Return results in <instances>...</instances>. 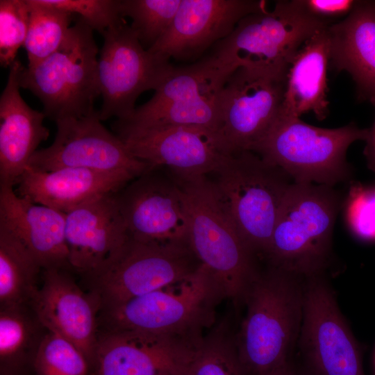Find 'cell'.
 I'll list each match as a JSON object with an SVG mask.
<instances>
[{
    "label": "cell",
    "mask_w": 375,
    "mask_h": 375,
    "mask_svg": "<svg viewBox=\"0 0 375 375\" xmlns=\"http://www.w3.org/2000/svg\"><path fill=\"white\" fill-rule=\"evenodd\" d=\"M304 278L269 265L249 287L246 315L235 335L247 375H265L288 361L301 331Z\"/></svg>",
    "instance_id": "obj_1"
},
{
    "label": "cell",
    "mask_w": 375,
    "mask_h": 375,
    "mask_svg": "<svg viewBox=\"0 0 375 375\" xmlns=\"http://www.w3.org/2000/svg\"><path fill=\"white\" fill-rule=\"evenodd\" d=\"M188 219V242L199 262L212 274L226 299L237 306L259 270L256 256L244 241L217 189L206 175L176 176Z\"/></svg>",
    "instance_id": "obj_2"
},
{
    "label": "cell",
    "mask_w": 375,
    "mask_h": 375,
    "mask_svg": "<svg viewBox=\"0 0 375 375\" xmlns=\"http://www.w3.org/2000/svg\"><path fill=\"white\" fill-rule=\"evenodd\" d=\"M343 203L334 187L292 183L265 257L269 265L302 277L322 274L331 255L333 228Z\"/></svg>",
    "instance_id": "obj_3"
},
{
    "label": "cell",
    "mask_w": 375,
    "mask_h": 375,
    "mask_svg": "<svg viewBox=\"0 0 375 375\" xmlns=\"http://www.w3.org/2000/svg\"><path fill=\"white\" fill-rule=\"evenodd\" d=\"M226 299L217 279L203 265L187 279L133 298L99 312V331L128 330L201 338Z\"/></svg>",
    "instance_id": "obj_4"
},
{
    "label": "cell",
    "mask_w": 375,
    "mask_h": 375,
    "mask_svg": "<svg viewBox=\"0 0 375 375\" xmlns=\"http://www.w3.org/2000/svg\"><path fill=\"white\" fill-rule=\"evenodd\" d=\"M368 128L350 123L335 128L315 126L280 115L251 151L286 172L294 183L334 187L349 181V146L365 140Z\"/></svg>",
    "instance_id": "obj_5"
},
{
    "label": "cell",
    "mask_w": 375,
    "mask_h": 375,
    "mask_svg": "<svg viewBox=\"0 0 375 375\" xmlns=\"http://www.w3.org/2000/svg\"><path fill=\"white\" fill-rule=\"evenodd\" d=\"M212 174L219 197L241 237L257 256L265 257L290 185V176L251 151L231 154Z\"/></svg>",
    "instance_id": "obj_6"
},
{
    "label": "cell",
    "mask_w": 375,
    "mask_h": 375,
    "mask_svg": "<svg viewBox=\"0 0 375 375\" xmlns=\"http://www.w3.org/2000/svg\"><path fill=\"white\" fill-rule=\"evenodd\" d=\"M201 265L188 242H145L128 236L99 267L81 276L100 312L178 283Z\"/></svg>",
    "instance_id": "obj_7"
},
{
    "label": "cell",
    "mask_w": 375,
    "mask_h": 375,
    "mask_svg": "<svg viewBox=\"0 0 375 375\" xmlns=\"http://www.w3.org/2000/svg\"><path fill=\"white\" fill-rule=\"evenodd\" d=\"M98 51L93 30L80 17L55 52L33 67H24L20 87L41 101L45 116L55 122L92 115L101 96Z\"/></svg>",
    "instance_id": "obj_8"
},
{
    "label": "cell",
    "mask_w": 375,
    "mask_h": 375,
    "mask_svg": "<svg viewBox=\"0 0 375 375\" xmlns=\"http://www.w3.org/2000/svg\"><path fill=\"white\" fill-rule=\"evenodd\" d=\"M238 68L215 53L183 67H172L151 99L135 108L127 127L185 126L206 128L218 135L223 88Z\"/></svg>",
    "instance_id": "obj_9"
},
{
    "label": "cell",
    "mask_w": 375,
    "mask_h": 375,
    "mask_svg": "<svg viewBox=\"0 0 375 375\" xmlns=\"http://www.w3.org/2000/svg\"><path fill=\"white\" fill-rule=\"evenodd\" d=\"M327 27L304 12L295 0L278 1L242 18L215 45L213 53L236 68L285 77L294 56L315 33Z\"/></svg>",
    "instance_id": "obj_10"
},
{
    "label": "cell",
    "mask_w": 375,
    "mask_h": 375,
    "mask_svg": "<svg viewBox=\"0 0 375 375\" xmlns=\"http://www.w3.org/2000/svg\"><path fill=\"white\" fill-rule=\"evenodd\" d=\"M101 35L97 72L102 104L97 115L101 121L113 117L125 121L134 112L138 97L156 90L173 66L144 48L125 19Z\"/></svg>",
    "instance_id": "obj_11"
},
{
    "label": "cell",
    "mask_w": 375,
    "mask_h": 375,
    "mask_svg": "<svg viewBox=\"0 0 375 375\" xmlns=\"http://www.w3.org/2000/svg\"><path fill=\"white\" fill-rule=\"evenodd\" d=\"M299 338L308 375H365L360 347L322 274L305 277Z\"/></svg>",
    "instance_id": "obj_12"
},
{
    "label": "cell",
    "mask_w": 375,
    "mask_h": 375,
    "mask_svg": "<svg viewBox=\"0 0 375 375\" xmlns=\"http://www.w3.org/2000/svg\"><path fill=\"white\" fill-rule=\"evenodd\" d=\"M285 77L244 67L227 80L220 98L219 139L229 153L251 151L281 115Z\"/></svg>",
    "instance_id": "obj_13"
},
{
    "label": "cell",
    "mask_w": 375,
    "mask_h": 375,
    "mask_svg": "<svg viewBox=\"0 0 375 375\" xmlns=\"http://www.w3.org/2000/svg\"><path fill=\"white\" fill-rule=\"evenodd\" d=\"M203 337L99 331L90 375H188Z\"/></svg>",
    "instance_id": "obj_14"
},
{
    "label": "cell",
    "mask_w": 375,
    "mask_h": 375,
    "mask_svg": "<svg viewBox=\"0 0 375 375\" xmlns=\"http://www.w3.org/2000/svg\"><path fill=\"white\" fill-rule=\"evenodd\" d=\"M130 153L151 169L165 166L178 177L214 173L231 154L217 133L185 126L127 127L112 124Z\"/></svg>",
    "instance_id": "obj_15"
},
{
    "label": "cell",
    "mask_w": 375,
    "mask_h": 375,
    "mask_svg": "<svg viewBox=\"0 0 375 375\" xmlns=\"http://www.w3.org/2000/svg\"><path fill=\"white\" fill-rule=\"evenodd\" d=\"M101 122L97 110L88 116L56 122L53 142L37 150L28 167L47 172L64 167L128 172L136 177L152 169L135 158L119 138Z\"/></svg>",
    "instance_id": "obj_16"
},
{
    "label": "cell",
    "mask_w": 375,
    "mask_h": 375,
    "mask_svg": "<svg viewBox=\"0 0 375 375\" xmlns=\"http://www.w3.org/2000/svg\"><path fill=\"white\" fill-rule=\"evenodd\" d=\"M115 196L131 238L145 242H188V219L176 182L169 183L152 169Z\"/></svg>",
    "instance_id": "obj_17"
},
{
    "label": "cell",
    "mask_w": 375,
    "mask_h": 375,
    "mask_svg": "<svg viewBox=\"0 0 375 375\" xmlns=\"http://www.w3.org/2000/svg\"><path fill=\"white\" fill-rule=\"evenodd\" d=\"M267 4L264 0H181L170 27L149 50L167 60L197 57Z\"/></svg>",
    "instance_id": "obj_18"
},
{
    "label": "cell",
    "mask_w": 375,
    "mask_h": 375,
    "mask_svg": "<svg viewBox=\"0 0 375 375\" xmlns=\"http://www.w3.org/2000/svg\"><path fill=\"white\" fill-rule=\"evenodd\" d=\"M67 270H42V284L30 306L47 331L78 347L91 368L98 341L99 306L94 297L85 292Z\"/></svg>",
    "instance_id": "obj_19"
},
{
    "label": "cell",
    "mask_w": 375,
    "mask_h": 375,
    "mask_svg": "<svg viewBox=\"0 0 375 375\" xmlns=\"http://www.w3.org/2000/svg\"><path fill=\"white\" fill-rule=\"evenodd\" d=\"M128 238L115 193L102 196L66 213L69 264L81 275L99 267Z\"/></svg>",
    "instance_id": "obj_20"
},
{
    "label": "cell",
    "mask_w": 375,
    "mask_h": 375,
    "mask_svg": "<svg viewBox=\"0 0 375 375\" xmlns=\"http://www.w3.org/2000/svg\"><path fill=\"white\" fill-rule=\"evenodd\" d=\"M23 68L16 59L0 97V185L11 187L18 183L38 147L49 136L43 124L44 113L31 108L20 94Z\"/></svg>",
    "instance_id": "obj_21"
},
{
    "label": "cell",
    "mask_w": 375,
    "mask_h": 375,
    "mask_svg": "<svg viewBox=\"0 0 375 375\" xmlns=\"http://www.w3.org/2000/svg\"><path fill=\"white\" fill-rule=\"evenodd\" d=\"M66 214L19 196L0 185V226L28 249L42 269H71L65 240Z\"/></svg>",
    "instance_id": "obj_22"
},
{
    "label": "cell",
    "mask_w": 375,
    "mask_h": 375,
    "mask_svg": "<svg viewBox=\"0 0 375 375\" xmlns=\"http://www.w3.org/2000/svg\"><path fill=\"white\" fill-rule=\"evenodd\" d=\"M135 178L128 172L81 167L47 172L28 167L17 184V194L66 214L102 196L117 192Z\"/></svg>",
    "instance_id": "obj_23"
},
{
    "label": "cell",
    "mask_w": 375,
    "mask_h": 375,
    "mask_svg": "<svg viewBox=\"0 0 375 375\" xmlns=\"http://www.w3.org/2000/svg\"><path fill=\"white\" fill-rule=\"evenodd\" d=\"M331 41L329 66L348 72L358 98L375 99V8L372 1H360L342 21L328 26Z\"/></svg>",
    "instance_id": "obj_24"
},
{
    "label": "cell",
    "mask_w": 375,
    "mask_h": 375,
    "mask_svg": "<svg viewBox=\"0 0 375 375\" xmlns=\"http://www.w3.org/2000/svg\"><path fill=\"white\" fill-rule=\"evenodd\" d=\"M330 53L328 26L315 33L300 47L286 73L281 115L300 117L311 112L319 121L327 117Z\"/></svg>",
    "instance_id": "obj_25"
},
{
    "label": "cell",
    "mask_w": 375,
    "mask_h": 375,
    "mask_svg": "<svg viewBox=\"0 0 375 375\" xmlns=\"http://www.w3.org/2000/svg\"><path fill=\"white\" fill-rule=\"evenodd\" d=\"M47 332L30 304L0 308V375L33 373Z\"/></svg>",
    "instance_id": "obj_26"
},
{
    "label": "cell",
    "mask_w": 375,
    "mask_h": 375,
    "mask_svg": "<svg viewBox=\"0 0 375 375\" xmlns=\"http://www.w3.org/2000/svg\"><path fill=\"white\" fill-rule=\"evenodd\" d=\"M41 271L24 244L0 226V308L30 304Z\"/></svg>",
    "instance_id": "obj_27"
},
{
    "label": "cell",
    "mask_w": 375,
    "mask_h": 375,
    "mask_svg": "<svg viewBox=\"0 0 375 375\" xmlns=\"http://www.w3.org/2000/svg\"><path fill=\"white\" fill-rule=\"evenodd\" d=\"M30 6L28 29L24 47L31 67L55 52L70 28L72 13L44 3L28 0Z\"/></svg>",
    "instance_id": "obj_28"
},
{
    "label": "cell",
    "mask_w": 375,
    "mask_h": 375,
    "mask_svg": "<svg viewBox=\"0 0 375 375\" xmlns=\"http://www.w3.org/2000/svg\"><path fill=\"white\" fill-rule=\"evenodd\" d=\"M235 335L226 320L213 326L201 340L188 375H247Z\"/></svg>",
    "instance_id": "obj_29"
},
{
    "label": "cell",
    "mask_w": 375,
    "mask_h": 375,
    "mask_svg": "<svg viewBox=\"0 0 375 375\" xmlns=\"http://www.w3.org/2000/svg\"><path fill=\"white\" fill-rule=\"evenodd\" d=\"M181 0H121L122 16L132 19L131 28L144 47L153 46L170 27Z\"/></svg>",
    "instance_id": "obj_30"
},
{
    "label": "cell",
    "mask_w": 375,
    "mask_h": 375,
    "mask_svg": "<svg viewBox=\"0 0 375 375\" xmlns=\"http://www.w3.org/2000/svg\"><path fill=\"white\" fill-rule=\"evenodd\" d=\"M90 365L72 342L47 331L37 351L35 375H90Z\"/></svg>",
    "instance_id": "obj_31"
},
{
    "label": "cell",
    "mask_w": 375,
    "mask_h": 375,
    "mask_svg": "<svg viewBox=\"0 0 375 375\" xmlns=\"http://www.w3.org/2000/svg\"><path fill=\"white\" fill-rule=\"evenodd\" d=\"M30 18L28 0L0 1V63L10 67L24 46Z\"/></svg>",
    "instance_id": "obj_32"
},
{
    "label": "cell",
    "mask_w": 375,
    "mask_h": 375,
    "mask_svg": "<svg viewBox=\"0 0 375 375\" xmlns=\"http://www.w3.org/2000/svg\"><path fill=\"white\" fill-rule=\"evenodd\" d=\"M41 1L72 14H78L93 31L101 34L124 19L121 13V0Z\"/></svg>",
    "instance_id": "obj_33"
},
{
    "label": "cell",
    "mask_w": 375,
    "mask_h": 375,
    "mask_svg": "<svg viewBox=\"0 0 375 375\" xmlns=\"http://www.w3.org/2000/svg\"><path fill=\"white\" fill-rule=\"evenodd\" d=\"M345 203L347 222L351 232L362 240H375V185H354Z\"/></svg>",
    "instance_id": "obj_34"
},
{
    "label": "cell",
    "mask_w": 375,
    "mask_h": 375,
    "mask_svg": "<svg viewBox=\"0 0 375 375\" xmlns=\"http://www.w3.org/2000/svg\"><path fill=\"white\" fill-rule=\"evenodd\" d=\"M308 15L325 26L339 22L349 15L360 1L355 0H295Z\"/></svg>",
    "instance_id": "obj_35"
},
{
    "label": "cell",
    "mask_w": 375,
    "mask_h": 375,
    "mask_svg": "<svg viewBox=\"0 0 375 375\" xmlns=\"http://www.w3.org/2000/svg\"><path fill=\"white\" fill-rule=\"evenodd\" d=\"M371 103L375 107V99ZM365 141L363 153L369 168L375 172V118L372 126L368 128L367 136Z\"/></svg>",
    "instance_id": "obj_36"
},
{
    "label": "cell",
    "mask_w": 375,
    "mask_h": 375,
    "mask_svg": "<svg viewBox=\"0 0 375 375\" xmlns=\"http://www.w3.org/2000/svg\"><path fill=\"white\" fill-rule=\"evenodd\" d=\"M265 375H297L289 361Z\"/></svg>",
    "instance_id": "obj_37"
},
{
    "label": "cell",
    "mask_w": 375,
    "mask_h": 375,
    "mask_svg": "<svg viewBox=\"0 0 375 375\" xmlns=\"http://www.w3.org/2000/svg\"><path fill=\"white\" fill-rule=\"evenodd\" d=\"M372 3H373V5H374V6L375 8V1H372Z\"/></svg>",
    "instance_id": "obj_38"
}]
</instances>
